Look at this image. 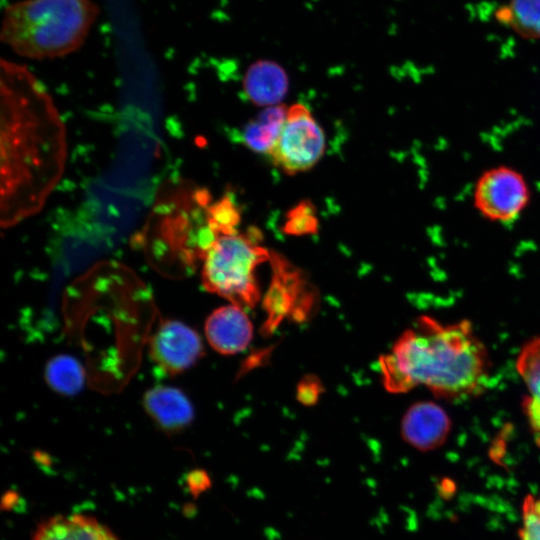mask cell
<instances>
[{
    "mask_svg": "<svg viewBox=\"0 0 540 540\" xmlns=\"http://www.w3.org/2000/svg\"><path fill=\"white\" fill-rule=\"evenodd\" d=\"M0 224L11 228L42 210L67 158L65 125L39 79L1 60Z\"/></svg>",
    "mask_w": 540,
    "mask_h": 540,
    "instance_id": "6da1fadb",
    "label": "cell"
},
{
    "mask_svg": "<svg viewBox=\"0 0 540 540\" xmlns=\"http://www.w3.org/2000/svg\"><path fill=\"white\" fill-rule=\"evenodd\" d=\"M384 387L404 393L423 385L446 399L479 394L488 380V356L466 320L444 324L422 316L379 360Z\"/></svg>",
    "mask_w": 540,
    "mask_h": 540,
    "instance_id": "7a4b0ae2",
    "label": "cell"
},
{
    "mask_svg": "<svg viewBox=\"0 0 540 540\" xmlns=\"http://www.w3.org/2000/svg\"><path fill=\"white\" fill-rule=\"evenodd\" d=\"M99 15L92 0H21L8 5L1 41L19 56L52 59L78 50Z\"/></svg>",
    "mask_w": 540,
    "mask_h": 540,
    "instance_id": "3957f363",
    "label": "cell"
},
{
    "mask_svg": "<svg viewBox=\"0 0 540 540\" xmlns=\"http://www.w3.org/2000/svg\"><path fill=\"white\" fill-rule=\"evenodd\" d=\"M209 193L186 180L161 188L146 224L147 232L187 263L203 257L217 238L208 226Z\"/></svg>",
    "mask_w": 540,
    "mask_h": 540,
    "instance_id": "277c9868",
    "label": "cell"
},
{
    "mask_svg": "<svg viewBox=\"0 0 540 540\" xmlns=\"http://www.w3.org/2000/svg\"><path fill=\"white\" fill-rule=\"evenodd\" d=\"M271 254L248 234L218 236L203 257L202 284L232 304L253 307L259 300L256 268Z\"/></svg>",
    "mask_w": 540,
    "mask_h": 540,
    "instance_id": "5b68a950",
    "label": "cell"
},
{
    "mask_svg": "<svg viewBox=\"0 0 540 540\" xmlns=\"http://www.w3.org/2000/svg\"><path fill=\"white\" fill-rule=\"evenodd\" d=\"M325 135L311 111L301 103L287 108L279 137L268 155L287 174L311 169L323 156Z\"/></svg>",
    "mask_w": 540,
    "mask_h": 540,
    "instance_id": "8992f818",
    "label": "cell"
},
{
    "mask_svg": "<svg viewBox=\"0 0 540 540\" xmlns=\"http://www.w3.org/2000/svg\"><path fill=\"white\" fill-rule=\"evenodd\" d=\"M531 198L525 177L518 170L499 165L484 171L477 179L473 204L481 216L497 223L517 220Z\"/></svg>",
    "mask_w": 540,
    "mask_h": 540,
    "instance_id": "52a82bcc",
    "label": "cell"
},
{
    "mask_svg": "<svg viewBox=\"0 0 540 540\" xmlns=\"http://www.w3.org/2000/svg\"><path fill=\"white\" fill-rule=\"evenodd\" d=\"M203 354L198 333L177 320L161 323L150 344V356L161 372L176 375L190 368Z\"/></svg>",
    "mask_w": 540,
    "mask_h": 540,
    "instance_id": "ba28073f",
    "label": "cell"
},
{
    "mask_svg": "<svg viewBox=\"0 0 540 540\" xmlns=\"http://www.w3.org/2000/svg\"><path fill=\"white\" fill-rule=\"evenodd\" d=\"M450 419L437 404L429 401L412 405L402 418V438L419 451H430L446 440Z\"/></svg>",
    "mask_w": 540,
    "mask_h": 540,
    "instance_id": "9c48e42d",
    "label": "cell"
},
{
    "mask_svg": "<svg viewBox=\"0 0 540 540\" xmlns=\"http://www.w3.org/2000/svg\"><path fill=\"white\" fill-rule=\"evenodd\" d=\"M204 330L210 346L223 355L245 350L253 334L243 308L232 303L214 310L206 319Z\"/></svg>",
    "mask_w": 540,
    "mask_h": 540,
    "instance_id": "30bf717a",
    "label": "cell"
},
{
    "mask_svg": "<svg viewBox=\"0 0 540 540\" xmlns=\"http://www.w3.org/2000/svg\"><path fill=\"white\" fill-rule=\"evenodd\" d=\"M32 540H120L105 524L86 514H57L42 520Z\"/></svg>",
    "mask_w": 540,
    "mask_h": 540,
    "instance_id": "8fae6325",
    "label": "cell"
},
{
    "mask_svg": "<svg viewBox=\"0 0 540 540\" xmlns=\"http://www.w3.org/2000/svg\"><path fill=\"white\" fill-rule=\"evenodd\" d=\"M144 408L166 432H178L193 420L194 410L188 397L178 388L156 386L144 395Z\"/></svg>",
    "mask_w": 540,
    "mask_h": 540,
    "instance_id": "7c38bea8",
    "label": "cell"
},
{
    "mask_svg": "<svg viewBox=\"0 0 540 540\" xmlns=\"http://www.w3.org/2000/svg\"><path fill=\"white\" fill-rule=\"evenodd\" d=\"M285 71L275 62L261 60L252 64L244 78L249 99L258 105L275 106L287 92Z\"/></svg>",
    "mask_w": 540,
    "mask_h": 540,
    "instance_id": "4fadbf2b",
    "label": "cell"
},
{
    "mask_svg": "<svg viewBox=\"0 0 540 540\" xmlns=\"http://www.w3.org/2000/svg\"><path fill=\"white\" fill-rule=\"evenodd\" d=\"M516 367L528 390L524 403L528 422L533 431L540 434V337L522 348Z\"/></svg>",
    "mask_w": 540,
    "mask_h": 540,
    "instance_id": "5bb4252c",
    "label": "cell"
},
{
    "mask_svg": "<svg viewBox=\"0 0 540 540\" xmlns=\"http://www.w3.org/2000/svg\"><path fill=\"white\" fill-rule=\"evenodd\" d=\"M287 108L267 107L242 132V141L252 150L269 155L283 127Z\"/></svg>",
    "mask_w": 540,
    "mask_h": 540,
    "instance_id": "9a60e30c",
    "label": "cell"
},
{
    "mask_svg": "<svg viewBox=\"0 0 540 540\" xmlns=\"http://www.w3.org/2000/svg\"><path fill=\"white\" fill-rule=\"evenodd\" d=\"M45 379L50 388L59 394L75 395L83 388L85 372L72 356L58 355L51 358L45 368Z\"/></svg>",
    "mask_w": 540,
    "mask_h": 540,
    "instance_id": "2e32d148",
    "label": "cell"
},
{
    "mask_svg": "<svg viewBox=\"0 0 540 540\" xmlns=\"http://www.w3.org/2000/svg\"><path fill=\"white\" fill-rule=\"evenodd\" d=\"M496 17L522 37L540 38V0H511Z\"/></svg>",
    "mask_w": 540,
    "mask_h": 540,
    "instance_id": "e0dca14e",
    "label": "cell"
},
{
    "mask_svg": "<svg viewBox=\"0 0 540 540\" xmlns=\"http://www.w3.org/2000/svg\"><path fill=\"white\" fill-rule=\"evenodd\" d=\"M208 226L216 237L237 231L240 222V211L229 195H225L211 203L207 211Z\"/></svg>",
    "mask_w": 540,
    "mask_h": 540,
    "instance_id": "ac0fdd59",
    "label": "cell"
},
{
    "mask_svg": "<svg viewBox=\"0 0 540 540\" xmlns=\"http://www.w3.org/2000/svg\"><path fill=\"white\" fill-rule=\"evenodd\" d=\"M522 540H540V498L529 495L523 504Z\"/></svg>",
    "mask_w": 540,
    "mask_h": 540,
    "instance_id": "d6986e66",
    "label": "cell"
},
{
    "mask_svg": "<svg viewBox=\"0 0 540 540\" xmlns=\"http://www.w3.org/2000/svg\"><path fill=\"white\" fill-rule=\"evenodd\" d=\"M316 224L311 210L306 205H301L291 212L286 228L290 234L301 235L312 233L317 227Z\"/></svg>",
    "mask_w": 540,
    "mask_h": 540,
    "instance_id": "ffe728a7",
    "label": "cell"
},
{
    "mask_svg": "<svg viewBox=\"0 0 540 540\" xmlns=\"http://www.w3.org/2000/svg\"><path fill=\"white\" fill-rule=\"evenodd\" d=\"M322 390L321 382L314 376H306L297 386V399L305 405L315 404Z\"/></svg>",
    "mask_w": 540,
    "mask_h": 540,
    "instance_id": "44dd1931",
    "label": "cell"
},
{
    "mask_svg": "<svg viewBox=\"0 0 540 540\" xmlns=\"http://www.w3.org/2000/svg\"><path fill=\"white\" fill-rule=\"evenodd\" d=\"M187 486L192 494L199 495L211 486V480L206 471L196 469L186 477Z\"/></svg>",
    "mask_w": 540,
    "mask_h": 540,
    "instance_id": "7402d4cb",
    "label": "cell"
}]
</instances>
